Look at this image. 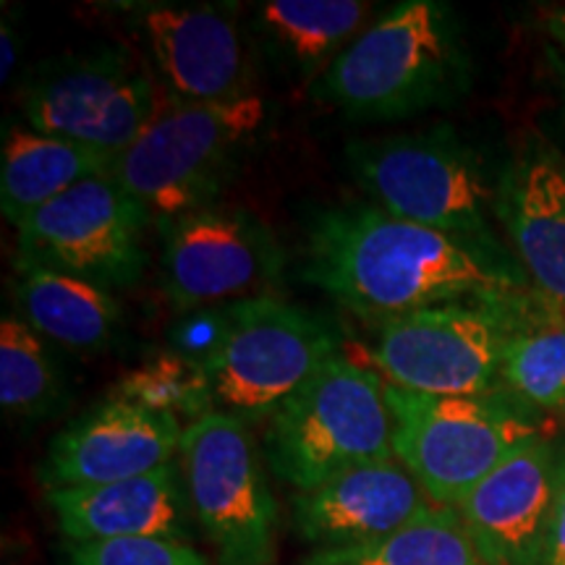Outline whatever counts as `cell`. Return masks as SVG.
Returning <instances> with one entry per match:
<instances>
[{
	"label": "cell",
	"instance_id": "24",
	"mask_svg": "<svg viewBox=\"0 0 565 565\" xmlns=\"http://www.w3.org/2000/svg\"><path fill=\"white\" fill-rule=\"evenodd\" d=\"M66 377L45 338L21 320H0V408L13 419H47L66 401Z\"/></svg>",
	"mask_w": 565,
	"mask_h": 565
},
{
	"label": "cell",
	"instance_id": "20",
	"mask_svg": "<svg viewBox=\"0 0 565 565\" xmlns=\"http://www.w3.org/2000/svg\"><path fill=\"white\" fill-rule=\"evenodd\" d=\"M494 303L505 322L500 391L532 412L565 408V309L526 288Z\"/></svg>",
	"mask_w": 565,
	"mask_h": 565
},
{
	"label": "cell",
	"instance_id": "13",
	"mask_svg": "<svg viewBox=\"0 0 565 565\" xmlns=\"http://www.w3.org/2000/svg\"><path fill=\"white\" fill-rule=\"evenodd\" d=\"M137 24L171 100L233 103L254 95L252 53L231 6H139Z\"/></svg>",
	"mask_w": 565,
	"mask_h": 565
},
{
	"label": "cell",
	"instance_id": "25",
	"mask_svg": "<svg viewBox=\"0 0 565 565\" xmlns=\"http://www.w3.org/2000/svg\"><path fill=\"white\" fill-rule=\"evenodd\" d=\"M108 398L147 408L154 414H171L189 424L215 412L207 366L200 356L183 351H162L137 370L124 374Z\"/></svg>",
	"mask_w": 565,
	"mask_h": 565
},
{
	"label": "cell",
	"instance_id": "6",
	"mask_svg": "<svg viewBox=\"0 0 565 565\" xmlns=\"http://www.w3.org/2000/svg\"><path fill=\"white\" fill-rule=\"evenodd\" d=\"M393 454L429 503L458 508L515 448L540 435L532 408L503 391L422 395L387 385Z\"/></svg>",
	"mask_w": 565,
	"mask_h": 565
},
{
	"label": "cell",
	"instance_id": "5",
	"mask_svg": "<svg viewBox=\"0 0 565 565\" xmlns=\"http://www.w3.org/2000/svg\"><path fill=\"white\" fill-rule=\"evenodd\" d=\"M387 458L395 454L383 374L343 353L330 359L267 429L270 469L299 492Z\"/></svg>",
	"mask_w": 565,
	"mask_h": 565
},
{
	"label": "cell",
	"instance_id": "22",
	"mask_svg": "<svg viewBox=\"0 0 565 565\" xmlns=\"http://www.w3.org/2000/svg\"><path fill=\"white\" fill-rule=\"evenodd\" d=\"M113 158L79 141L34 129H6L0 150V210L13 228L76 183L110 173Z\"/></svg>",
	"mask_w": 565,
	"mask_h": 565
},
{
	"label": "cell",
	"instance_id": "1",
	"mask_svg": "<svg viewBox=\"0 0 565 565\" xmlns=\"http://www.w3.org/2000/svg\"><path fill=\"white\" fill-rule=\"evenodd\" d=\"M301 275L366 320L524 288L503 254L401 221L377 204L322 210L309 223Z\"/></svg>",
	"mask_w": 565,
	"mask_h": 565
},
{
	"label": "cell",
	"instance_id": "26",
	"mask_svg": "<svg viewBox=\"0 0 565 565\" xmlns=\"http://www.w3.org/2000/svg\"><path fill=\"white\" fill-rule=\"evenodd\" d=\"M68 565H210L207 557L183 540L139 536V540L87 542L66 547Z\"/></svg>",
	"mask_w": 565,
	"mask_h": 565
},
{
	"label": "cell",
	"instance_id": "23",
	"mask_svg": "<svg viewBox=\"0 0 565 565\" xmlns=\"http://www.w3.org/2000/svg\"><path fill=\"white\" fill-rule=\"evenodd\" d=\"M303 565H484L456 508L429 505L412 524L370 545L312 550Z\"/></svg>",
	"mask_w": 565,
	"mask_h": 565
},
{
	"label": "cell",
	"instance_id": "31",
	"mask_svg": "<svg viewBox=\"0 0 565 565\" xmlns=\"http://www.w3.org/2000/svg\"><path fill=\"white\" fill-rule=\"evenodd\" d=\"M563 412H565V408H563Z\"/></svg>",
	"mask_w": 565,
	"mask_h": 565
},
{
	"label": "cell",
	"instance_id": "27",
	"mask_svg": "<svg viewBox=\"0 0 565 565\" xmlns=\"http://www.w3.org/2000/svg\"><path fill=\"white\" fill-rule=\"evenodd\" d=\"M536 565H565V475L561 492H557L553 515H550L545 542H542V553Z\"/></svg>",
	"mask_w": 565,
	"mask_h": 565
},
{
	"label": "cell",
	"instance_id": "29",
	"mask_svg": "<svg viewBox=\"0 0 565 565\" xmlns=\"http://www.w3.org/2000/svg\"><path fill=\"white\" fill-rule=\"evenodd\" d=\"M550 30H553V34L557 40H561V45L565 47V11L555 13L553 19H550Z\"/></svg>",
	"mask_w": 565,
	"mask_h": 565
},
{
	"label": "cell",
	"instance_id": "12",
	"mask_svg": "<svg viewBox=\"0 0 565 565\" xmlns=\"http://www.w3.org/2000/svg\"><path fill=\"white\" fill-rule=\"evenodd\" d=\"M162 233V288L183 312L217 309L263 291L286 263L263 217L233 204H207L158 221Z\"/></svg>",
	"mask_w": 565,
	"mask_h": 565
},
{
	"label": "cell",
	"instance_id": "15",
	"mask_svg": "<svg viewBox=\"0 0 565 565\" xmlns=\"http://www.w3.org/2000/svg\"><path fill=\"white\" fill-rule=\"evenodd\" d=\"M183 429L171 414L108 398L55 437L40 466V482L51 492L150 475L173 463Z\"/></svg>",
	"mask_w": 565,
	"mask_h": 565
},
{
	"label": "cell",
	"instance_id": "21",
	"mask_svg": "<svg viewBox=\"0 0 565 565\" xmlns=\"http://www.w3.org/2000/svg\"><path fill=\"white\" fill-rule=\"evenodd\" d=\"M374 3L364 0H265L254 32L286 74L315 84L362 38Z\"/></svg>",
	"mask_w": 565,
	"mask_h": 565
},
{
	"label": "cell",
	"instance_id": "14",
	"mask_svg": "<svg viewBox=\"0 0 565 565\" xmlns=\"http://www.w3.org/2000/svg\"><path fill=\"white\" fill-rule=\"evenodd\" d=\"M565 475L545 437L515 448L456 508L484 565H536Z\"/></svg>",
	"mask_w": 565,
	"mask_h": 565
},
{
	"label": "cell",
	"instance_id": "2",
	"mask_svg": "<svg viewBox=\"0 0 565 565\" xmlns=\"http://www.w3.org/2000/svg\"><path fill=\"white\" fill-rule=\"evenodd\" d=\"M469 71L454 9L437 0H404L366 26L312 95L349 121H404L454 105L469 87Z\"/></svg>",
	"mask_w": 565,
	"mask_h": 565
},
{
	"label": "cell",
	"instance_id": "3",
	"mask_svg": "<svg viewBox=\"0 0 565 565\" xmlns=\"http://www.w3.org/2000/svg\"><path fill=\"white\" fill-rule=\"evenodd\" d=\"M265 121L267 105L257 95L233 103L171 100L113 158L110 175L154 223L171 221L217 202Z\"/></svg>",
	"mask_w": 565,
	"mask_h": 565
},
{
	"label": "cell",
	"instance_id": "4",
	"mask_svg": "<svg viewBox=\"0 0 565 565\" xmlns=\"http://www.w3.org/2000/svg\"><path fill=\"white\" fill-rule=\"evenodd\" d=\"M345 158L353 179L380 210L484 252L503 254L490 228V210H498V189H492L477 152L454 129L437 126L351 141Z\"/></svg>",
	"mask_w": 565,
	"mask_h": 565
},
{
	"label": "cell",
	"instance_id": "19",
	"mask_svg": "<svg viewBox=\"0 0 565 565\" xmlns=\"http://www.w3.org/2000/svg\"><path fill=\"white\" fill-rule=\"evenodd\" d=\"M17 312L45 341L79 353L110 351L126 335L121 301L74 275L17 263Z\"/></svg>",
	"mask_w": 565,
	"mask_h": 565
},
{
	"label": "cell",
	"instance_id": "7",
	"mask_svg": "<svg viewBox=\"0 0 565 565\" xmlns=\"http://www.w3.org/2000/svg\"><path fill=\"white\" fill-rule=\"evenodd\" d=\"M338 330L322 315L275 296H254L223 309V330L207 366L215 412L242 422L273 419L330 359Z\"/></svg>",
	"mask_w": 565,
	"mask_h": 565
},
{
	"label": "cell",
	"instance_id": "10",
	"mask_svg": "<svg viewBox=\"0 0 565 565\" xmlns=\"http://www.w3.org/2000/svg\"><path fill=\"white\" fill-rule=\"evenodd\" d=\"M30 129L121 154L158 113L152 79L121 47L40 63L21 87Z\"/></svg>",
	"mask_w": 565,
	"mask_h": 565
},
{
	"label": "cell",
	"instance_id": "28",
	"mask_svg": "<svg viewBox=\"0 0 565 565\" xmlns=\"http://www.w3.org/2000/svg\"><path fill=\"white\" fill-rule=\"evenodd\" d=\"M19 58V30L17 24H9V13L3 17V26H0V82H9L13 66Z\"/></svg>",
	"mask_w": 565,
	"mask_h": 565
},
{
	"label": "cell",
	"instance_id": "9",
	"mask_svg": "<svg viewBox=\"0 0 565 565\" xmlns=\"http://www.w3.org/2000/svg\"><path fill=\"white\" fill-rule=\"evenodd\" d=\"M152 221L110 173L92 175L17 225V263L121 291L145 275V231Z\"/></svg>",
	"mask_w": 565,
	"mask_h": 565
},
{
	"label": "cell",
	"instance_id": "16",
	"mask_svg": "<svg viewBox=\"0 0 565 565\" xmlns=\"http://www.w3.org/2000/svg\"><path fill=\"white\" fill-rule=\"evenodd\" d=\"M427 494L398 458L366 463L294 498V526L315 550L370 545L427 511Z\"/></svg>",
	"mask_w": 565,
	"mask_h": 565
},
{
	"label": "cell",
	"instance_id": "30",
	"mask_svg": "<svg viewBox=\"0 0 565 565\" xmlns=\"http://www.w3.org/2000/svg\"><path fill=\"white\" fill-rule=\"evenodd\" d=\"M3 565H21V563L17 561V557H9V555H6V561H3Z\"/></svg>",
	"mask_w": 565,
	"mask_h": 565
},
{
	"label": "cell",
	"instance_id": "18",
	"mask_svg": "<svg viewBox=\"0 0 565 565\" xmlns=\"http://www.w3.org/2000/svg\"><path fill=\"white\" fill-rule=\"evenodd\" d=\"M494 215L534 291L565 309V158L532 152L515 160L498 186Z\"/></svg>",
	"mask_w": 565,
	"mask_h": 565
},
{
	"label": "cell",
	"instance_id": "17",
	"mask_svg": "<svg viewBox=\"0 0 565 565\" xmlns=\"http://www.w3.org/2000/svg\"><path fill=\"white\" fill-rule=\"evenodd\" d=\"M47 505L71 545L139 536L186 542L192 515L181 466L175 463L124 482L51 490Z\"/></svg>",
	"mask_w": 565,
	"mask_h": 565
},
{
	"label": "cell",
	"instance_id": "11",
	"mask_svg": "<svg viewBox=\"0 0 565 565\" xmlns=\"http://www.w3.org/2000/svg\"><path fill=\"white\" fill-rule=\"evenodd\" d=\"M374 322L372 359L393 387L422 395L500 391L505 322L494 296Z\"/></svg>",
	"mask_w": 565,
	"mask_h": 565
},
{
	"label": "cell",
	"instance_id": "8",
	"mask_svg": "<svg viewBox=\"0 0 565 565\" xmlns=\"http://www.w3.org/2000/svg\"><path fill=\"white\" fill-rule=\"evenodd\" d=\"M179 456L192 513L221 565H273L278 503L246 422L212 412L186 424Z\"/></svg>",
	"mask_w": 565,
	"mask_h": 565
}]
</instances>
